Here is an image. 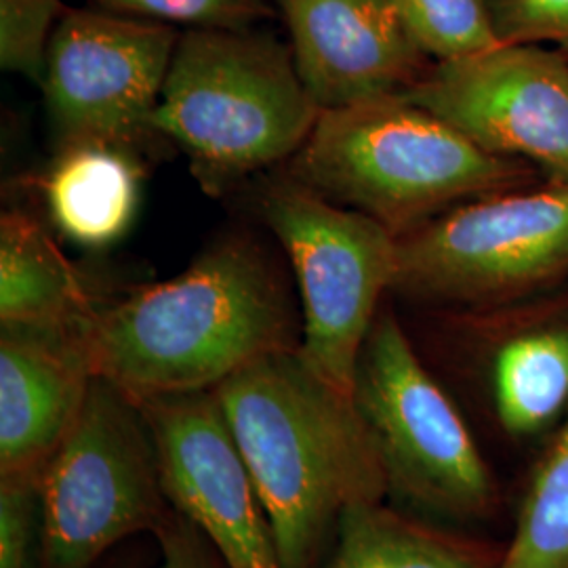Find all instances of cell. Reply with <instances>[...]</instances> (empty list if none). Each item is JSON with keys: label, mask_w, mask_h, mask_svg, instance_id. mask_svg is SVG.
Returning a JSON list of instances; mask_svg holds the SVG:
<instances>
[{"label": "cell", "mask_w": 568, "mask_h": 568, "mask_svg": "<svg viewBox=\"0 0 568 568\" xmlns=\"http://www.w3.org/2000/svg\"><path fill=\"white\" fill-rule=\"evenodd\" d=\"M302 339L300 295L246 232L225 234L169 281L112 295L84 326L95 375L133 398L215 389Z\"/></svg>", "instance_id": "6da1fadb"}, {"label": "cell", "mask_w": 568, "mask_h": 568, "mask_svg": "<svg viewBox=\"0 0 568 568\" xmlns=\"http://www.w3.org/2000/svg\"><path fill=\"white\" fill-rule=\"evenodd\" d=\"M392 4L429 60H462L504 44L488 0H392Z\"/></svg>", "instance_id": "d6986e66"}, {"label": "cell", "mask_w": 568, "mask_h": 568, "mask_svg": "<svg viewBox=\"0 0 568 568\" xmlns=\"http://www.w3.org/2000/svg\"><path fill=\"white\" fill-rule=\"evenodd\" d=\"M504 546L387 501L344 511L323 568H497Z\"/></svg>", "instance_id": "2e32d148"}, {"label": "cell", "mask_w": 568, "mask_h": 568, "mask_svg": "<svg viewBox=\"0 0 568 568\" xmlns=\"http://www.w3.org/2000/svg\"><path fill=\"white\" fill-rule=\"evenodd\" d=\"M499 39L527 44H558L568 53V0H493Z\"/></svg>", "instance_id": "603a6c76"}, {"label": "cell", "mask_w": 568, "mask_h": 568, "mask_svg": "<svg viewBox=\"0 0 568 568\" xmlns=\"http://www.w3.org/2000/svg\"><path fill=\"white\" fill-rule=\"evenodd\" d=\"M297 72L325 110L405 95L429 58L392 0H274Z\"/></svg>", "instance_id": "7c38bea8"}, {"label": "cell", "mask_w": 568, "mask_h": 568, "mask_svg": "<svg viewBox=\"0 0 568 568\" xmlns=\"http://www.w3.org/2000/svg\"><path fill=\"white\" fill-rule=\"evenodd\" d=\"M262 497L283 568H323L344 511L386 501V471L354 398L300 347L215 387Z\"/></svg>", "instance_id": "7a4b0ae2"}, {"label": "cell", "mask_w": 568, "mask_h": 568, "mask_svg": "<svg viewBox=\"0 0 568 568\" xmlns=\"http://www.w3.org/2000/svg\"><path fill=\"white\" fill-rule=\"evenodd\" d=\"M568 274V180L457 204L398 236L392 293L474 310L508 304Z\"/></svg>", "instance_id": "52a82bcc"}, {"label": "cell", "mask_w": 568, "mask_h": 568, "mask_svg": "<svg viewBox=\"0 0 568 568\" xmlns=\"http://www.w3.org/2000/svg\"><path fill=\"white\" fill-rule=\"evenodd\" d=\"M41 483L0 478V568H39Z\"/></svg>", "instance_id": "7402d4cb"}, {"label": "cell", "mask_w": 568, "mask_h": 568, "mask_svg": "<svg viewBox=\"0 0 568 568\" xmlns=\"http://www.w3.org/2000/svg\"><path fill=\"white\" fill-rule=\"evenodd\" d=\"M445 333L462 365L487 387L493 419L509 438H530L568 406V312L490 321L483 310H448Z\"/></svg>", "instance_id": "5bb4252c"}, {"label": "cell", "mask_w": 568, "mask_h": 568, "mask_svg": "<svg viewBox=\"0 0 568 568\" xmlns=\"http://www.w3.org/2000/svg\"><path fill=\"white\" fill-rule=\"evenodd\" d=\"M495 156L568 180V58L544 44L504 42L434 61L405 95Z\"/></svg>", "instance_id": "30bf717a"}, {"label": "cell", "mask_w": 568, "mask_h": 568, "mask_svg": "<svg viewBox=\"0 0 568 568\" xmlns=\"http://www.w3.org/2000/svg\"><path fill=\"white\" fill-rule=\"evenodd\" d=\"M260 211L295 274L304 316L300 349L328 384L352 396L361 347L392 293L398 236L288 175L265 185Z\"/></svg>", "instance_id": "ba28073f"}, {"label": "cell", "mask_w": 568, "mask_h": 568, "mask_svg": "<svg viewBox=\"0 0 568 568\" xmlns=\"http://www.w3.org/2000/svg\"><path fill=\"white\" fill-rule=\"evenodd\" d=\"M142 175V159L124 150L58 148L42 180L49 217L72 243L91 248L116 243L135 217Z\"/></svg>", "instance_id": "e0dca14e"}, {"label": "cell", "mask_w": 568, "mask_h": 568, "mask_svg": "<svg viewBox=\"0 0 568 568\" xmlns=\"http://www.w3.org/2000/svg\"><path fill=\"white\" fill-rule=\"evenodd\" d=\"M61 0H0V65L41 84L49 44L65 16Z\"/></svg>", "instance_id": "ffe728a7"}, {"label": "cell", "mask_w": 568, "mask_h": 568, "mask_svg": "<svg viewBox=\"0 0 568 568\" xmlns=\"http://www.w3.org/2000/svg\"><path fill=\"white\" fill-rule=\"evenodd\" d=\"M154 434L171 508L227 568H283L262 497L215 389L135 398Z\"/></svg>", "instance_id": "8fae6325"}, {"label": "cell", "mask_w": 568, "mask_h": 568, "mask_svg": "<svg viewBox=\"0 0 568 568\" xmlns=\"http://www.w3.org/2000/svg\"><path fill=\"white\" fill-rule=\"evenodd\" d=\"M497 568H568V415L532 469Z\"/></svg>", "instance_id": "ac0fdd59"}, {"label": "cell", "mask_w": 568, "mask_h": 568, "mask_svg": "<svg viewBox=\"0 0 568 568\" xmlns=\"http://www.w3.org/2000/svg\"><path fill=\"white\" fill-rule=\"evenodd\" d=\"M535 169L394 95L321 112L286 175L403 236L457 204L535 183Z\"/></svg>", "instance_id": "3957f363"}, {"label": "cell", "mask_w": 568, "mask_h": 568, "mask_svg": "<svg viewBox=\"0 0 568 568\" xmlns=\"http://www.w3.org/2000/svg\"><path fill=\"white\" fill-rule=\"evenodd\" d=\"M49 230L11 209L0 220V326L82 328L108 304Z\"/></svg>", "instance_id": "9a60e30c"}, {"label": "cell", "mask_w": 568, "mask_h": 568, "mask_svg": "<svg viewBox=\"0 0 568 568\" xmlns=\"http://www.w3.org/2000/svg\"><path fill=\"white\" fill-rule=\"evenodd\" d=\"M182 32L105 9H68L49 44L42 98L58 148L108 145L142 159Z\"/></svg>", "instance_id": "9c48e42d"}, {"label": "cell", "mask_w": 568, "mask_h": 568, "mask_svg": "<svg viewBox=\"0 0 568 568\" xmlns=\"http://www.w3.org/2000/svg\"><path fill=\"white\" fill-rule=\"evenodd\" d=\"M321 108L288 44L253 28H187L175 47L154 114L209 196L291 161Z\"/></svg>", "instance_id": "277c9868"}, {"label": "cell", "mask_w": 568, "mask_h": 568, "mask_svg": "<svg viewBox=\"0 0 568 568\" xmlns=\"http://www.w3.org/2000/svg\"><path fill=\"white\" fill-rule=\"evenodd\" d=\"M152 539L156 541V560L152 568H227L203 530L175 509Z\"/></svg>", "instance_id": "cb8c5ba5"}, {"label": "cell", "mask_w": 568, "mask_h": 568, "mask_svg": "<svg viewBox=\"0 0 568 568\" xmlns=\"http://www.w3.org/2000/svg\"><path fill=\"white\" fill-rule=\"evenodd\" d=\"M93 379L84 326H0V478L41 483Z\"/></svg>", "instance_id": "4fadbf2b"}, {"label": "cell", "mask_w": 568, "mask_h": 568, "mask_svg": "<svg viewBox=\"0 0 568 568\" xmlns=\"http://www.w3.org/2000/svg\"><path fill=\"white\" fill-rule=\"evenodd\" d=\"M105 11L190 28H253L272 16L270 0H95Z\"/></svg>", "instance_id": "44dd1931"}, {"label": "cell", "mask_w": 568, "mask_h": 568, "mask_svg": "<svg viewBox=\"0 0 568 568\" xmlns=\"http://www.w3.org/2000/svg\"><path fill=\"white\" fill-rule=\"evenodd\" d=\"M39 568H93L154 537L173 514L159 448L140 403L93 379L81 415L41 480Z\"/></svg>", "instance_id": "8992f818"}, {"label": "cell", "mask_w": 568, "mask_h": 568, "mask_svg": "<svg viewBox=\"0 0 568 568\" xmlns=\"http://www.w3.org/2000/svg\"><path fill=\"white\" fill-rule=\"evenodd\" d=\"M156 554L142 546V537L124 544L105 556L98 567L93 568H152Z\"/></svg>", "instance_id": "d4e9b609"}, {"label": "cell", "mask_w": 568, "mask_h": 568, "mask_svg": "<svg viewBox=\"0 0 568 568\" xmlns=\"http://www.w3.org/2000/svg\"><path fill=\"white\" fill-rule=\"evenodd\" d=\"M352 398L386 471L387 499L455 528L497 514L501 488L462 408L384 305L361 347Z\"/></svg>", "instance_id": "5b68a950"}]
</instances>
